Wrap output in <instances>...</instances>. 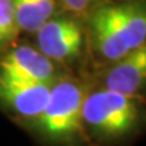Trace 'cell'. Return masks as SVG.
Segmentation results:
<instances>
[{"mask_svg": "<svg viewBox=\"0 0 146 146\" xmlns=\"http://www.w3.org/2000/svg\"><path fill=\"white\" fill-rule=\"evenodd\" d=\"M0 76L43 84H52L58 78L55 62L45 56L39 49L27 45L11 49L1 58Z\"/></svg>", "mask_w": 146, "mask_h": 146, "instance_id": "5", "label": "cell"}, {"mask_svg": "<svg viewBox=\"0 0 146 146\" xmlns=\"http://www.w3.org/2000/svg\"><path fill=\"white\" fill-rule=\"evenodd\" d=\"M85 95L79 80L57 78L43 112L33 121L39 131L52 140H71L83 133L82 107Z\"/></svg>", "mask_w": 146, "mask_h": 146, "instance_id": "3", "label": "cell"}, {"mask_svg": "<svg viewBox=\"0 0 146 146\" xmlns=\"http://www.w3.org/2000/svg\"><path fill=\"white\" fill-rule=\"evenodd\" d=\"M56 1L57 5L66 13L82 21H86L96 9L112 0H56Z\"/></svg>", "mask_w": 146, "mask_h": 146, "instance_id": "10", "label": "cell"}, {"mask_svg": "<svg viewBox=\"0 0 146 146\" xmlns=\"http://www.w3.org/2000/svg\"><path fill=\"white\" fill-rule=\"evenodd\" d=\"M86 22L93 52L112 63L146 43V0H112L96 9Z\"/></svg>", "mask_w": 146, "mask_h": 146, "instance_id": "1", "label": "cell"}, {"mask_svg": "<svg viewBox=\"0 0 146 146\" xmlns=\"http://www.w3.org/2000/svg\"><path fill=\"white\" fill-rule=\"evenodd\" d=\"M104 88L140 96L146 90V43L112 62L104 79Z\"/></svg>", "mask_w": 146, "mask_h": 146, "instance_id": "7", "label": "cell"}, {"mask_svg": "<svg viewBox=\"0 0 146 146\" xmlns=\"http://www.w3.org/2000/svg\"><path fill=\"white\" fill-rule=\"evenodd\" d=\"M51 85L0 76V102L20 117L34 121L48 102Z\"/></svg>", "mask_w": 146, "mask_h": 146, "instance_id": "6", "label": "cell"}, {"mask_svg": "<svg viewBox=\"0 0 146 146\" xmlns=\"http://www.w3.org/2000/svg\"><path fill=\"white\" fill-rule=\"evenodd\" d=\"M20 31L35 33L57 11L56 0H13Z\"/></svg>", "mask_w": 146, "mask_h": 146, "instance_id": "8", "label": "cell"}, {"mask_svg": "<svg viewBox=\"0 0 146 146\" xmlns=\"http://www.w3.org/2000/svg\"><path fill=\"white\" fill-rule=\"evenodd\" d=\"M74 16H54L35 32L38 49L55 63L74 62L88 40L86 28Z\"/></svg>", "mask_w": 146, "mask_h": 146, "instance_id": "4", "label": "cell"}, {"mask_svg": "<svg viewBox=\"0 0 146 146\" xmlns=\"http://www.w3.org/2000/svg\"><path fill=\"white\" fill-rule=\"evenodd\" d=\"M144 119L140 96L99 89L85 95L82 107L83 127L104 139L129 135Z\"/></svg>", "mask_w": 146, "mask_h": 146, "instance_id": "2", "label": "cell"}, {"mask_svg": "<svg viewBox=\"0 0 146 146\" xmlns=\"http://www.w3.org/2000/svg\"><path fill=\"white\" fill-rule=\"evenodd\" d=\"M18 32L13 0H0V48L12 42Z\"/></svg>", "mask_w": 146, "mask_h": 146, "instance_id": "9", "label": "cell"}]
</instances>
